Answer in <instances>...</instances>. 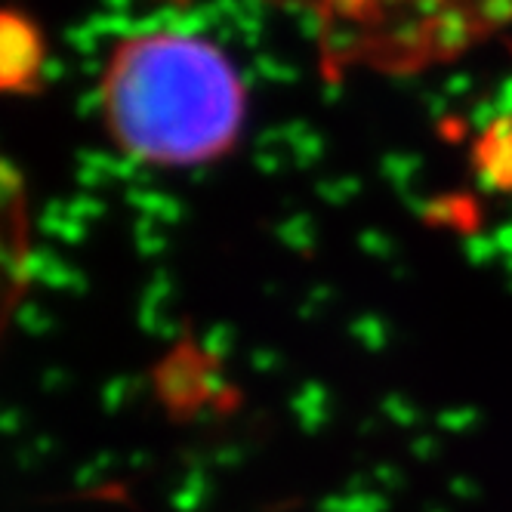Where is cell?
<instances>
[{"mask_svg":"<svg viewBox=\"0 0 512 512\" xmlns=\"http://www.w3.org/2000/svg\"><path fill=\"white\" fill-rule=\"evenodd\" d=\"M99 115L115 149L161 170L223 161L247 127V84L216 41L182 28L130 31L105 53Z\"/></svg>","mask_w":512,"mask_h":512,"instance_id":"1","label":"cell"},{"mask_svg":"<svg viewBox=\"0 0 512 512\" xmlns=\"http://www.w3.org/2000/svg\"><path fill=\"white\" fill-rule=\"evenodd\" d=\"M318 47L327 71H420L460 56L512 22L509 7H327Z\"/></svg>","mask_w":512,"mask_h":512,"instance_id":"2","label":"cell"},{"mask_svg":"<svg viewBox=\"0 0 512 512\" xmlns=\"http://www.w3.org/2000/svg\"><path fill=\"white\" fill-rule=\"evenodd\" d=\"M34 278V213L16 164L0 155V343L28 297Z\"/></svg>","mask_w":512,"mask_h":512,"instance_id":"3","label":"cell"},{"mask_svg":"<svg viewBox=\"0 0 512 512\" xmlns=\"http://www.w3.org/2000/svg\"><path fill=\"white\" fill-rule=\"evenodd\" d=\"M44 38L19 13H0V93H25L44 75Z\"/></svg>","mask_w":512,"mask_h":512,"instance_id":"4","label":"cell"}]
</instances>
